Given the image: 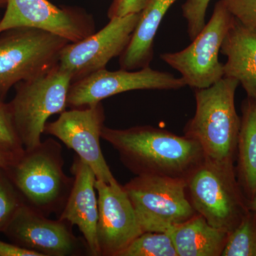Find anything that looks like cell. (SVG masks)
I'll list each match as a JSON object with an SVG mask.
<instances>
[{"instance_id":"obj_1","label":"cell","mask_w":256,"mask_h":256,"mask_svg":"<svg viewBox=\"0 0 256 256\" xmlns=\"http://www.w3.org/2000/svg\"><path fill=\"white\" fill-rule=\"evenodd\" d=\"M101 138L118 153L124 166L136 176L186 178L204 160L194 140L150 126L127 129L102 128Z\"/></svg>"},{"instance_id":"obj_2","label":"cell","mask_w":256,"mask_h":256,"mask_svg":"<svg viewBox=\"0 0 256 256\" xmlns=\"http://www.w3.org/2000/svg\"><path fill=\"white\" fill-rule=\"evenodd\" d=\"M239 82L224 77L206 88L194 89L196 111L184 129L186 137L201 146L205 158L216 162L234 164L240 118L235 106Z\"/></svg>"},{"instance_id":"obj_3","label":"cell","mask_w":256,"mask_h":256,"mask_svg":"<svg viewBox=\"0 0 256 256\" xmlns=\"http://www.w3.org/2000/svg\"><path fill=\"white\" fill-rule=\"evenodd\" d=\"M64 164L60 143L48 139L24 150L6 170H12L11 182L24 204L47 216L62 212L73 186L74 178L66 174Z\"/></svg>"},{"instance_id":"obj_4","label":"cell","mask_w":256,"mask_h":256,"mask_svg":"<svg viewBox=\"0 0 256 256\" xmlns=\"http://www.w3.org/2000/svg\"><path fill=\"white\" fill-rule=\"evenodd\" d=\"M186 183L188 200L196 213L212 226L228 234L250 210L234 164H220L205 158Z\"/></svg>"},{"instance_id":"obj_5","label":"cell","mask_w":256,"mask_h":256,"mask_svg":"<svg viewBox=\"0 0 256 256\" xmlns=\"http://www.w3.org/2000/svg\"><path fill=\"white\" fill-rule=\"evenodd\" d=\"M68 43L58 35L35 28H11L0 34V100L18 82L56 67Z\"/></svg>"},{"instance_id":"obj_6","label":"cell","mask_w":256,"mask_h":256,"mask_svg":"<svg viewBox=\"0 0 256 256\" xmlns=\"http://www.w3.org/2000/svg\"><path fill=\"white\" fill-rule=\"evenodd\" d=\"M72 76L58 65L41 76L18 82L10 102L15 129L24 150L42 142L47 120L66 110Z\"/></svg>"},{"instance_id":"obj_7","label":"cell","mask_w":256,"mask_h":256,"mask_svg":"<svg viewBox=\"0 0 256 256\" xmlns=\"http://www.w3.org/2000/svg\"><path fill=\"white\" fill-rule=\"evenodd\" d=\"M144 232H166L196 214L186 180L162 176H136L124 185Z\"/></svg>"},{"instance_id":"obj_8","label":"cell","mask_w":256,"mask_h":256,"mask_svg":"<svg viewBox=\"0 0 256 256\" xmlns=\"http://www.w3.org/2000/svg\"><path fill=\"white\" fill-rule=\"evenodd\" d=\"M234 16L218 0L208 23L190 46L174 53H164L160 58L180 72L186 86L206 88L224 77V64L218 54Z\"/></svg>"},{"instance_id":"obj_9","label":"cell","mask_w":256,"mask_h":256,"mask_svg":"<svg viewBox=\"0 0 256 256\" xmlns=\"http://www.w3.org/2000/svg\"><path fill=\"white\" fill-rule=\"evenodd\" d=\"M105 118L101 102L74 108L62 112L56 120L47 122L44 133L54 136L75 151L77 156L92 168L96 180L116 184L118 182L112 174L100 148Z\"/></svg>"},{"instance_id":"obj_10","label":"cell","mask_w":256,"mask_h":256,"mask_svg":"<svg viewBox=\"0 0 256 256\" xmlns=\"http://www.w3.org/2000/svg\"><path fill=\"white\" fill-rule=\"evenodd\" d=\"M140 12L110 18L100 31L68 43L60 54V68L70 74L72 82L106 68L112 58L120 56L126 50Z\"/></svg>"},{"instance_id":"obj_11","label":"cell","mask_w":256,"mask_h":256,"mask_svg":"<svg viewBox=\"0 0 256 256\" xmlns=\"http://www.w3.org/2000/svg\"><path fill=\"white\" fill-rule=\"evenodd\" d=\"M186 86L182 78L148 66L139 70L121 68L97 70L73 82L69 89L67 106L84 107L100 102L110 96L134 90H176Z\"/></svg>"},{"instance_id":"obj_12","label":"cell","mask_w":256,"mask_h":256,"mask_svg":"<svg viewBox=\"0 0 256 256\" xmlns=\"http://www.w3.org/2000/svg\"><path fill=\"white\" fill-rule=\"evenodd\" d=\"M6 4L0 34L11 28H35L74 43L95 32L94 18L82 10L60 8L48 0H6Z\"/></svg>"},{"instance_id":"obj_13","label":"cell","mask_w":256,"mask_h":256,"mask_svg":"<svg viewBox=\"0 0 256 256\" xmlns=\"http://www.w3.org/2000/svg\"><path fill=\"white\" fill-rule=\"evenodd\" d=\"M68 225L64 220H50L23 203L4 232L16 245L41 256L82 255V242Z\"/></svg>"},{"instance_id":"obj_14","label":"cell","mask_w":256,"mask_h":256,"mask_svg":"<svg viewBox=\"0 0 256 256\" xmlns=\"http://www.w3.org/2000/svg\"><path fill=\"white\" fill-rule=\"evenodd\" d=\"M97 238L100 256H119L144 232L124 186L96 180Z\"/></svg>"},{"instance_id":"obj_15","label":"cell","mask_w":256,"mask_h":256,"mask_svg":"<svg viewBox=\"0 0 256 256\" xmlns=\"http://www.w3.org/2000/svg\"><path fill=\"white\" fill-rule=\"evenodd\" d=\"M70 171L74 175L73 186L58 220L76 226L84 236L88 254L100 256L97 238L98 201L96 175L92 168L77 156Z\"/></svg>"},{"instance_id":"obj_16","label":"cell","mask_w":256,"mask_h":256,"mask_svg":"<svg viewBox=\"0 0 256 256\" xmlns=\"http://www.w3.org/2000/svg\"><path fill=\"white\" fill-rule=\"evenodd\" d=\"M220 52L227 57L224 77L236 79L247 97L256 98V28L245 26L234 18Z\"/></svg>"},{"instance_id":"obj_17","label":"cell","mask_w":256,"mask_h":256,"mask_svg":"<svg viewBox=\"0 0 256 256\" xmlns=\"http://www.w3.org/2000/svg\"><path fill=\"white\" fill-rule=\"evenodd\" d=\"M176 0H150L140 16L129 44L120 56V66L127 70L150 66L154 55V41L163 18Z\"/></svg>"},{"instance_id":"obj_18","label":"cell","mask_w":256,"mask_h":256,"mask_svg":"<svg viewBox=\"0 0 256 256\" xmlns=\"http://www.w3.org/2000/svg\"><path fill=\"white\" fill-rule=\"evenodd\" d=\"M166 233L171 237L178 256H222L229 235L210 226L198 214Z\"/></svg>"},{"instance_id":"obj_19","label":"cell","mask_w":256,"mask_h":256,"mask_svg":"<svg viewBox=\"0 0 256 256\" xmlns=\"http://www.w3.org/2000/svg\"><path fill=\"white\" fill-rule=\"evenodd\" d=\"M237 142L236 174L248 202L256 194V98L242 101Z\"/></svg>"},{"instance_id":"obj_20","label":"cell","mask_w":256,"mask_h":256,"mask_svg":"<svg viewBox=\"0 0 256 256\" xmlns=\"http://www.w3.org/2000/svg\"><path fill=\"white\" fill-rule=\"evenodd\" d=\"M222 256H256V212L249 210L229 234Z\"/></svg>"},{"instance_id":"obj_21","label":"cell","mask_w":256,"mask_h":256,"mask_svg":"<svg viewBox=\"0 0 256 256\" xmlns=\"http://www.w3.org/2000/svg\"><path fill=\"white\" fill-rule=\"evenodd\" d=\"M119 256H178L174 244L166 232H144Z\"/></svg>"},{"instance_id":"obj_22","label":"cell","mask_w":256,"mask_h":256,"mask_svg":"<svg viewBox=\"0 0 256 256\" xmlns=\"http://www.w3.org/2000/svg\"><path fill=\"white\" fill-rule=\"evenodd\" d=\"M22 204L4 170H0V232H4Z\"/></svg>"},{"instance_id":"obj_23","label":"cell","mask_w":256,"mask_h":256,"mask_svg":"<svg viewBox=\"0 0 256 256\" xmlns=\"http://www.w3.org/2000/svg\"><path fill=\"white\" fill-rule=\"evenodd\" d=\"M0 146L18 154L24 150L15 129L9 104L2 100H0Z\"/></svg>"},{"instance_id":"obj_24","label":"cell","mask_w":256,"mask_h":256,"mask_svg":"<svg viewBox=\"0 0 256 256\" xmlns=\"http://www.w3.org/2000/svg\"><path fill=\"white\" fill-rule=\"evenodd\" d=\"M210 0H186L182 6V15L188 24L190 40H193L205 26L207 9Z\"/></svg>"},{"instance_id":"obj_25","label":"cell","mask_w":256,"mask_h":256,"mask_svg":"<svg viewBox=\"0 0 256 256\" xmlns=\"http://www.w3.org/2000/svg\"><path fill=\"white\" fill-rule=\"evenodd\" d=\"M239 22L256 28V0H220Z\"/></svg>"},{"instance_id":"obj_26","label":"cell","mask_w":256,"mask_h":256,"mask_svg":"<svg viewBox=\"0 0 256 256\" xmlns=\"http://www.w3.org/2000/svg\"><path fill=\"white\" fill-rule=\"evenodd\" d=\"M150 0H112L108 10V18H121L140 12Z\"/></svg>"},{"instance_id":"obj_27","label":"cell","mask_w":256,"mask_h":256,"mask_svg":"<svg viewBox=\"0 0 256 256\" xmlns=\"http://www.w3.org/2000/svg\"><path fill=\"white\" fill-rule=\"evenodd\" d=\"M0 256H41L16 244H8L0 240Z\"/></svg>"},{"instance_id":"obj_28","label":"cell","mask_w":256,"mask_h":256,"mask_svg":"<svg viewBox=\"0 0 256 256\" xmlns=\"http://www.w3.org/2000/svg\"><path fill=\"white\" fill-rule=\"evenodd\" d=\"M20 154L9 150L4 146H0V170H6L14 163Z\"/></svg>"},{"instance_id":"obj_29","label":"cell","mask_w":256,"mask_h":256,"mask_svg":"<svg viewBox=\"0 0 256 256\" xmlns=\"http://www.w3.org/2000/svg\"><path fill=\"white\" fill-rule=\"evenodd\" d=\"M248 208L250 210L256 212V194L254 198L248 202Z\"/></svg>"},{"instance_id":"obj_30","label":"cell","mask_w":256,"mask_h":256,"mask_svg":"<svg viewBox=\"0 0 256 256\" xmlns=\"http://www.w3.org/2000/svg\"><path fill=\"white\" fill-rule=\"evenodd\" d=\"M4 3H6V2H4V1H2V0H0V6H2V5L3 4H4Z\"/></svg>"},{"instance_id":"obj_31","label":"cell","mask_w":256,"mask_h":256,"mask_svg":"<svg viewBox=\"0 0 256 256\" xmlns=\"http://www.w3.org/2000/svg\"><path fill=\"white\" fill-rule=\"evenodd\" d=\"M2 1H4V2H5L6 3V0H2Z\"/></svg>"}]
</instances>
